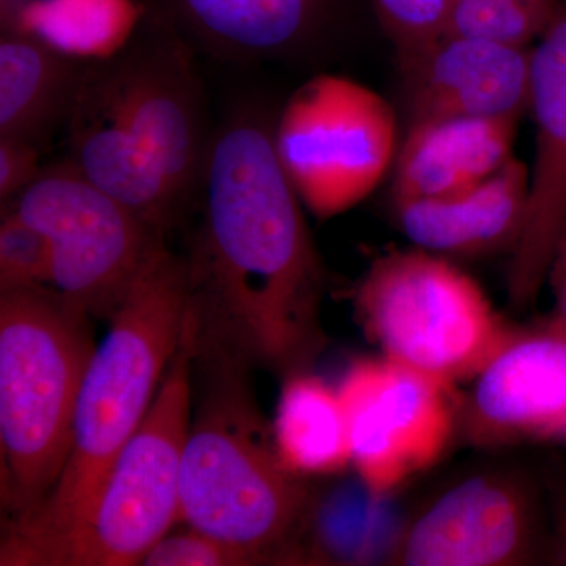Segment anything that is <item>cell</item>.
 Instances as JSON below:
<instances>
[{"label":"cell","mask_w":566,"mask_h":566,"mask_svg":"<svg viewBox=\"0 0 566 566\" xmlns=\"http://www.w3.org/2000/svg\"><path fill=\"white\" fill-rule=\"evenodd\" d=\"M39 148L0 137V200L10 202L39 175Z\"/></svg>","instance_id":"24"},{"label":"cell","mask_w":566,"mask_h":566,"mask_svg":"<svg viewBox=\"0 0 566 566\" xmlns=\"http://www.w3.org/2000/svg\"><path fill=\"white\" fill-rule=\"evenodd\" d=\"M398 59L409 125L438 118L520 122L528 111L532 51L444 33Z\"/></svg>","instance_id":"14"},{"label":"cell","mask_w":566,"mask_h":566,"mask_svg":"<svg viewBox=\"0 0 566 566\" xmlns=\"http://www.w3.org/2000/svg\"><path fill=\"white\" fill-rule=\"evenodd\" d=\"M354 307L382 356L450 387L472 381L515 331L471 275L419 248L376 259Z\"/></svg>","instance_id":"7"},{"label":"cell","mask_w":566,"mask_h":566,"mask_svg":"<svg viewBox=\"0 0 566 566\" xmlns=\"http://www.w3.org/2000/svg\"><path fill=\"white\" fill-rule=\"evenodd\" d=\"M193 357L188 334L158 394L84 523L24 551L10 566H134L181 523L182 450L192 416Z\"/></svg>","instance_id":"6"},{"label":"cell","mask_w":566,"mask_h":566,"mask_svg":"<svg viewBox=\"0 0 566 566\" xmlns=\"http://www.w3.org/2000/svg\"><path fill=\"white\" fill-rule=\"evenodd\" d=\"M7 210L50 241L52 289L99 322H111L166 244V234L93 185L70 159L40 170Z\"/></svg>","instance_id":"9"},{"label":"cell","mask_w":566,"mask_h":566,"mask_svg":"<svg viewBox=\"0 0 566 566\" xmlns=\"http://www.w3.org/2000/svg\"><path fill=\"white\" fill-rule=\"evenodd\" d=\"M337 390L352 465L368 493L386 497L444 455L455 427L453 387L381 356L349 365Z\"/></svg>","instance_id":"10"},{"label":"cell","mask_w":566,"mask_h":566,"mask_svg":"<svg viewBox=\"0 0 566 566\" xmlns=\"http://www.w3.org/2000/svg\"><path fill=\"white\" fill-rule=\"evenodd\" d=\"M515 2L535 11L536 14H539V17L545 18L549 22H554L560 17L557 13L556 0H515Z\"/></svg>","instance_id":"26"},{"label":"cell","mask_w":566,"mask_h":566,"mask_svg":"<svg viewBox=\"0 0 566 566\" xmlns=\"http://www.w3.org/2000/svg\"><path fill=\"white\" fill-rule=\"evenodd\" d=\"M528 111L535 120L534 164L528 169L526 222L506 279L515 307H526L545 285L566 229V14L532 51Z\"/></svg>","instance_id":"12"},{"label":"cell","mask_w":566,"mask_h":566,"mask_svg":"<svg viewBox=\"0 0 566 566\" xmlns=\"http://www.w3.org/2000/svg\"><path fill=\"white\" fill-rule=\"evenodd\" d=\"M274 144L305 210L326 221L378 189L401 140L385 96L349 77L318 74L283 104Z\"/></svg>","instance_id":"8"},{"label":"cell","mask_w":566,"mask_h":566,"mask_svg":"<svg viewBox=\"0 0 566 566\" xmlns=\"http://www.w3.org/2000/svg\"><path fill=\"white\" fill-rule=\"evenodd\" d=\"M528 197V167L513 156L485 181L436 199H392L400 232L422 251L446 259H479L515 251Z\"/></svg>","instance_id":"15"},{"label":"cell","mask_w":566,"mask_h":566,"mask_svg":"<svg viewBox=\"0 0 566 566\" xmlns=\"http://www.w3.org/2000/svg\"><path fill=\"white\" fill-rule=\"evenodd\" d=\"M189 344L192 416L181 460V523L262 564L286 558L311 512V491L279 460L249 382L251 365Z\"/></svg>","instance_id":"4"},{"label":"cell","mask_w":566,"mask_h":566,"mask_svg":"<svg viewBox=\"0 0 566 566\" xmlns=\"http://www.w3.org/2000/svg\"><path fill=\"white\" fill-rule=\"evenodd\" d=\"M551 24L515 0H453L444 33L528 50Z\"/></svg>","instance_id":"20"},{"label":"cell","mask_w":566,"mask_h":566,"mask_svg":"<svg viewBox=\"0 0 566 566\" xmlns=\"http://www.w3.org/2000/svg\"><path fill=\"white\" fill-rule=\"evenodd\" d=\"M516 120L411 123L394 164L392 199H436L485 181L513 158Z\"/></svg>","instance_id":"16"},{"label":"cell","mask_w":566,"mask_h":566,"mask_svg":"<svg viewBox=\"0 0 566 566\" xmlns=\"http://www.w3.org/2000/svg\"><path fill=\"white\" fill-rule=\"evenodd\" d=\"M546 282L553 290L554 303H556L551 322L566 334V229L558 241L556 252H554Z\"/></svg>","instance_id":"25"},{"label":"cell","mask_w":566,"mask_h":566,"mask_svg":"<svg viewBox=\"0 0 566 566\" xmlns=\"http://www.w3.org/2000/svg\"><path fill=\"white\" fill-rule=\"evenodd\" d=\"M558 557H560L562 564L566 565V523L564 535H562L560 547H558Z\"/></svg>","instance_id":"27"},{"label":"cell","mask_w":566,"mask_h":566,"mask_svg":"<svg viewBox=\"0 0 566 566\" xmlns=\"http://www.w3.org/2000/svg\"><path fill=\"white\" fill-rule=\"evenodd\" d=\"M376 17L398 54L444 35L453 0H371Z\"/></svg>","instance_id":"22"},{"label":"cell","mask_w":566,"mask_h":566,"mask_svg":"<svg viewBox=\"0 0 566 566\" xmlns=\"http://www.w3.org/2000/svg\"><path fill=\"white\" fill-rule=\"evenodd\" d=\"M186 36L226 61H277L318 35L327 0H172Z\"/></svg>","instance_id":"17"},{"label":"cell","mask_w":566,"mask_h":566,"mask_svg":"<svg viewBox=\"0 0 566 566\" xmlns=\"http://www.w3.org/2000/svg\"><path fill=\"white\" fill-rule=\"evenodd\" d=\"M192 54L163 33L85 66L66 123L74 167L163 234L199 199L214 136Z\"/></svg>","instance_id":"2"},{"label":"cell","mask_w":566,"mask_h":566,"mask_svg":"<svg viewBox=\"0 0 566 566\" xmlns=\"http://www.w3.org/2000/svg\"><path fill=\"white\" fill-rule=\"evenodd\" d=\"M262 560L243 547L218 536L189 527L178 534L164 535L148 551L142 565L147 566H249Z\"/></svg>","instance_id":"23"},{"label":"cell","mask_w":566,"mask_h":566,"mask_svg":"<svg viewBox=\"0 0 566 566\" xmlns=\"http://www.w3.org/2000/svg\"><path fill=\"white\" fill-rule=\"evenodd\" d=\"M52 286L50 241L7 210L0 223V293Z\"/></svg>","instance_id":"21"},{"label":"cell","mask_w":566,"mask_h":566,"mask_svg":"<svg viewBox=\"0 0 566 566\" xmlns=\"http://www.w3.org/2000/svg\"><path fill=\"white\" fill-rule=\"evenodd\" d=\"M472 381L464 420L476 444L566 441V334L553 322L513 331Z\"/></svg>","instance_id":"13"},{"label":"cell","mask_w":566,"mask_h":566,"mask_svg":"<svg viewBox=\"0 0 566 566\" xmlns=\"http://www.w3.org/2000/svg\"><path fill=\"white\" fill-rule=\"evenodd\" d=\"M536 549V501L526 480L485 472L461 480L398 531L387 560L403 566H512Z\"/></svg>","instance_id":"11"},{"label":"cell","mask_w":566,"mask_h":566,"mask_svg":"<svg viewBox=\"0 0 566 566\" xmlns=\"http://www.w3.org/2000/svg\"><path fill=\"white\" fill-rule=\"evenodd\" d=\"M85 66L25 33L0 40V137L43 148L71 109Z\"/></svg>","instance_id":"18"},{"label":"cell","mask_w":566,"mask_h":566,"mask_svg":"<svg viewBox=\"0 0 566 566\" xmlns=\"http://www.w3.org/2000/svg\"><path fill=\"white\" fill-rule=\"evenodd\" d=\"M91 316L52 286L0 293L2 502L32 512L61 479L96 346Z\"/></svg>","instance_id":"5"},{"label":"cell","mask_w":566,"mask_h":566,"mask_svg":"<svg viewBox=\"0 0 566 566\" xmlns=\"http://www.w3.org/2000/svg\"><path fill=\"white\" fill-rule=\"evenodd\" d=\"M271 430L279 460L293 475H334L352 465L344 403L337 386L319 376H286Z\"/></svg>","instance_id":"19"},{"label":"cell","mask_w":566,"mask_h":566,"mask_svg":"<svg viewBox=\"0 0 566 566\" xmlns=\"http://www.w3.org/2000/svg\"><path fill=\"white\" fill-rule=\"evenodd\" d=\"M188 311L186 260L164 244L151 256L109 322L82 382L65 469L32 512L14 517L0 565L84 523L112 465L150 411L178 352Z\"/></svg>","instance_id":"3"},{"label":"cell","mask_w":566,"mask_h":566,"mask_svg":"<svg viewBox=\"0 0 566 566\" xmlns=\"http://www.w3.org/2000/svg\"><path fill=\"white\" fill-rule=\"evenodd\" d=\"M274 120L241 104L214 129L202 222L186 256L193 346L290 376L323 352L324 273L305 207L274 144Z\"/></svg>","instance_id":"1"}]
</instances>
